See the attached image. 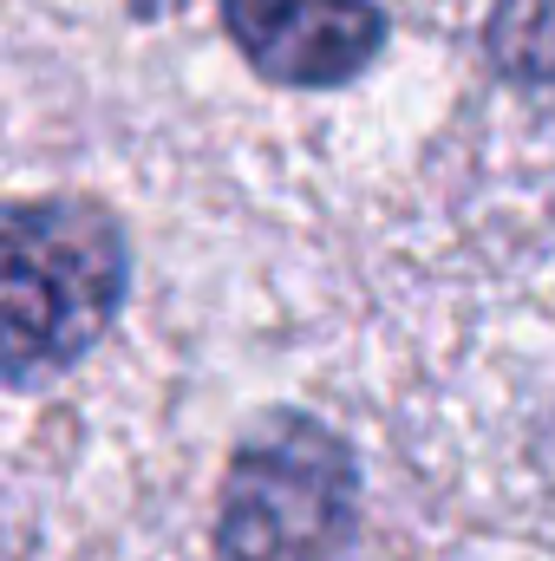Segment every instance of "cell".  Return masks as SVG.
I'll list each match as a JSON object with an SVG mask.
<instances>
[{"label": "cell", "instance_id": "obj_1", "mask_svg": "<svg viewBox=\"0 0 555 561\" xmlns=\"http://www.w3.org/2000/svg\"><path fill=\"white\" fill-rule=\"evenodd\" d=\"M132 249L86 196H0V379L33 386L86 359L118 320Z\"/></svg>", "mask_w": 555, "mask_h": 561}, {"label": "cell", "instance_id": "obj_2", "mask_svg": "<svg viewBox=\"0 0 555 561\" xmlns=\"http://www.w3.org/2000/svg\"><path fill=\"white\" fill-rule=\"evenodd\" d=\"M360 463L340 431L307 412H269L223 477V561H353Z\"/></svg>", "mask_w": 555, "mask_h": 561}, {"label": "cell", "instance_id": "obj_3", "mask_svg": "<svg viewBox=\"0 0 555 561\" xmlns=\"http://www.w3.org/2000/svg\"><path fill=\"white\" fill-rule=\"evenodd\" d=\"M216 7L236 53L287 92L353 85L386 46V13L373 0H216Z\"/></svg>", "mask_w": 555, "mask_h": 561}, {"label": "cell", "instance_id": "obj_4", "mask_svg": "<svg viewBox=\"0 0 555 561\" xmlns=\"http://www.w3.org/2000/svg\"><path fill=\"white\" fill-rule=\"evenodd\" d=\"M484 46L510 85L555 92V0H490Z\"/></svg>", "mask_w": 555, "mask_h": 561}]
</instances>
